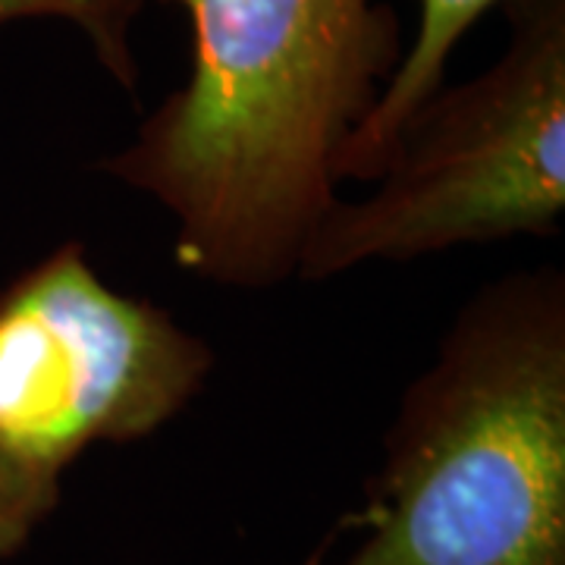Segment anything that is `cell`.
Instances as JSON below:
<instances>
[{
  "mask_svg": "<svg viewBox=\"0 0 565 565\" xmlns=\"http://www.w3.org/2000/svg\"><path fill=\"white\" fill-rule=\"evenodd\" d=\"M509 44L405 122L377 192L333 204L296 277L553 236L565 207V0H505Z\"/></svg>",
  "mask_w": 565,
  "mask_h": 565,
  "instance_id": "3",
  "label": "cell"
},
{
  "mask_svg": "<svg viewBox=\"0 0 565 565\" xmlns=\"http://www.w3.org/2000/svg\"><path fill=\"white\" fill-rule=\"evenodd\" d=\"M214 352L66 243L0 289V563L54 509L95 444L151 437L199 396Z\"/></svg>",
  "mask_w": 565,
  "mask_h": 565,
  "instance_id": "4",
  "label": "cell"
},
{
  "mask_svg": "<svg viewBox=\"0 0 565 565\" xmlns=\"http://www.w3.org/2000/svg\"><path fill=\"white\" fill-rule=\"evenodd\" d=\"M497 3L505 0H418L415 39L403 51V61L367 120L345 141L337 161V180H377L405 122L444 88L446 63L452 51L462 44L468 29Z\"/></svg>",
  "mask_w": 565,
  "mask_h": 565,
  "instance_id": "5",
  "label": "cell"
},
{
  "mask_svg": "<svg viewBox=\"0 0 565 565\" xmlns=\"http://www.w3.org/2000/svg\"><path fill=\"white\" fill-rule=\"evenodd\" d=\"M189 76L102 170L173 217L192 277L267 289L340 202L337 161L403 61L384 0H167Z\"/></svg>",
  "mask_w": 565,
  "mask_h": 565,
  "instance_id": "1",
  "label": "cell"
},
{
  "mask_svg": "<svg viewBox=\"0 0 565 565\" xmlns=\"http://www.w3.org/2000/svg\"><path fill=\"white\" fill-rule=\"evenodd\" d=\"M330 565H565V277L484 286L405 390ZM333 527L302 565H327Z\"/></svg>",
  "mask_w": 565,
  "mask_h": 565,
  "instance_id": "2",
  "label": "cell"
},
{
  "mask_svg": "<svg viewBox=\"0 0 565 565\" xmlns=\"http://www.w3.org/2000/svg\"><path fill=\"white\" fill-rule=\"evenodd\" d=\"M148 0H0V25L22 20H61L79 29L104 73L126 92L139 85L132 29Z\"/></svg>",
  "mask_w": 565,
  "mask_h": 565,
  "instance_id": "6",
  "label": "cell"
}]
</instances>
